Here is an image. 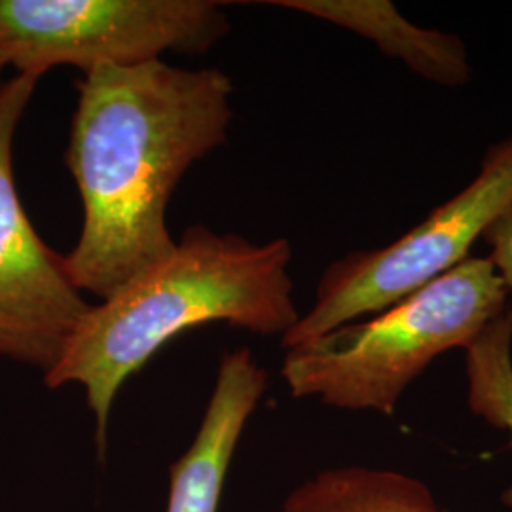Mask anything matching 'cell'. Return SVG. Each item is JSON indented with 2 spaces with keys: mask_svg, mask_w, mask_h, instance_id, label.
I'll list each match as a JSON object with an SVG mask.
<instances>
[{
  "mask_svg": "<svg viewBox=\"0 0 512 512\" xmlns=\"http://www.w3.org/2000/svg\"><path fill=\"white\" fill-rule=\"evenodd\" d=\"M76 90L65 164L84 219L65 268L103 300L175 249L167 205L186 171L224 145L234 84L220 69L158 59L99 65Z\"/></svg>",
  "mask_w": 512,
  "mask_h": 512,
  "instance_id": "cell-1",
  "label": "cell"
},
{
  "mask_svg": "<svg viewBox=\"0 0 512 512\" xmlns=\"http://www.w3.org/2000/svg\"><path fill=\"white\" fill-rule=\"evenodd\" d=\"M291 258L289 239L256 245L200 224L188 228L164 260L90 308L44 384L84 387L103 458L120 387L173 338L209 323L262 336L293 329L300 313Z\"/></svg>",
  "mask_w": 512,
  "mask_h": 512,
  "instance_id": "cell-2",
  "label": "cell"
},
{
  "mask_svg": "<svg viewBox=\"0 0 512 512\" xmlns=\"http://www.w3.org/2000/svg\"><path fill=\"white\" fill-rule=\"evenodd\" d=\"M507 296L492 260L469 256L387 310L287 349L281 376L294 399L393 416L435 359L507 310Z\"/></svg>",
  "mask_w": 512,
  "mask_h": 512,
  "instance_id": "cell-3",
  "label": "cell"
},
{
  "mask_svg": "<svg viewBox=\"0 0 512 512\" xmlns=\"http://www.w3.org/2000/svg\"><path fill=\"white\" fill-rule=\"evenodd\" d=\"M512 205V133L490 145L475 179L385 247L353 251L323 272L315 302L281 336L291 349L376 315L454 270Z\"/></svg>",
  "mask_w": 512,
  "mask_h": 512,
  "instance_id": "cell-4",
  "label": "cell"
},
{
  "mask_svg": "<svg viewBox=\"0 0 512 512\" xmlns=\"http://www.w3.org/2000/svg\"><path fill=\"white\" fill-rule=\"evenodd\" d=\"M217 0H0V57L16 74L90 73L165 52L205 54L230 31Z\"/></svg>",
  "mask_w": 512,
  "mask_h": 512,
  "instance_id": "cell-5",
  "label": "cell"
},
{
  "mask_svg": "<svg viewBox=\"0 0 512 512\" xmlns=\"http://www.w3.org/2000/svg\"><path fill=\"white\" fill-rule=\"evenodd\" d=\"M38 78L0 82V359L54 368L92 308L74 287L65 256L38 236L14 181V139Z\"/></svg>",
  "mask_w": 512,
  "mask_h": 512,
  "instance_id": "cell-6",
  "label": "cell"
},
{
  "mask_svg": "<svg viewBox=\"0 0 512 512\" xmlns=\"http://www.w3.org/2000/svg\"><path fill=\"white\" fill-rule=\"evenodd\" d=\"M268 385L251 349L224 353L196 439L171 465L167 512H219L241 433Z\"/></svg>",
  "mask_w": 512,
  "mask_h": 512,
  "instance_id": "cell-7",
  "label": "cell"
},
{
  "mask_svg": "<svg viewBox=\"0 0 512 512\" xmlns=\"http://www.w3.org/2000/svg\"><path fill=\"white\" fill-rule=\"evenodd\" d=\"M266 4L348 29L429 84L463 88L473 80V63L463 38L412 23L389 0H268Z\"/></svg>",
  "mask_w": 512,
  "mask_h": 512,
  "instance_id": "cell-8",
  "label": "cell"
},
{
  "mask_svg": "<svg viewBox=\"0 0 512 512\" xmlns=\"http://www.w3.org/2000/svg\"><path fill=\"white\" fill-rule=\"evenodd\" d=\"M279 512H450L416 476L395 469L332 467L302 482Z\"/></svg>",
  "mask_w": 512,
  "mask_h": 512,
  "instance_id": "cell-9",
  "label": "cell"
},
{
  "mask_svg": "<svg viewBox=\"0 0 512 512\" xmlns=\"http://www.w3.org/2000/svg\"><path fill=\"white\" fill-rule=\"evenodd\" d=\"M463 351L471 412L507 431L512 444V310L499 313ZM503 499L512 507V488Z\"/></svg>",
  "mask_w": 512,
  "mask_h": 512,
  "instance_id": "cell-10",
  "label": "cell"
},
{
  "mask_svg": "<svg viewBox=\"0 0 512 512\" xmlns=\"http://www.w3.org/2000/svg\"><path fill=\"white\" fill-rule=\"evenodd\" d=\"M482 239L490 247L488 258L501 277L507 294H512V205L484 232Z\"/></svg>",
  "mask_w": 512,
  "mask_h": 512,
  "instance_id": "cell-11",
  "label": "cell"
},
{
  "mask_svg": "<svg viewBox=\"0 0 512 512\" xmlns=\"http://www.w3.org/2000/svg\"><path fill=\"white\" fill-rule=\"evenodd\" d=\"M4 69H6V63H4V59L0 57V74H2V71H4Z\"/></svg>",
  "mask_w": 512,
  "mask_h": 512,
  "instance_id": "cell-12",
  "label": "cell"
}]
</instances>
